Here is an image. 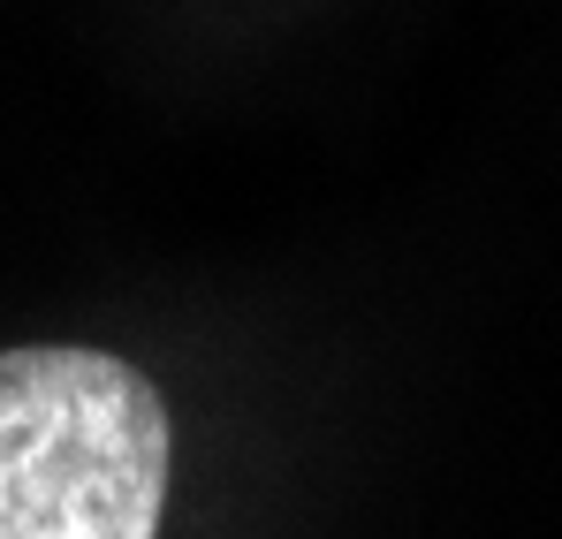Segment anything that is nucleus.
I'll list each match as a JSON object with an SVG mask.
<instances>
[{"instance_id":"f257e3e1","label":"nucleus","mask_w":562,"mask_h":539,"mask_svg":"<svg viewBox=\"0 0 562 539\" xmlns=\"http://www.w3.org/2000/svg\"><path fill=\"white\" fill-rule=\"evenodd\" d=\"M168 403L114 350H0V539H160Z\"/></svg>"}]
</instances>
